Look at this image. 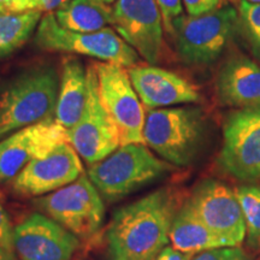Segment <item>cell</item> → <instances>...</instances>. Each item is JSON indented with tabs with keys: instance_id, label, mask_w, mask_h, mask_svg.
I'll return each mask as SVG.
<instances>
[{
	"instance_id": "4dcf8cb0",
	"label": "cell",
	"mask_w": 260,
	"mask_h": 260,
	"mask_svg": "<svg viewBox=\"0 0 260 260\" xmlns=\"http://www.w3.org/2000/svg\"><path fill=\"white\" fill-rule=\"evenodd\" d=\"M0 260H16V256L0 246Z\"/></svg>"
},
{
	"instance_id": "44dd1931",
	"label": "cell",
	"mask_w": 260,
	"mask_h": 260,
	"mask_svg": "<svg viewBox=\"0 0 260 260\" xmlns=\"http://www.w3.org/2000/svg\"><path fill=\"white\" fill-rule=\"evenodd\" d=\"M42 14L40 10L23 14H0V60L29 40L37 30Z\"/></svg>"
},
{
	"instance_id": "d6986e66",
	"label": "cell",
	"mask_w": 260,
	"mask_h": 260,
	"mask_svg": "<svg viewBox=\"0 0 260 260\" xmlns=\"http://www.w3.org/2000/svg\"><path fill=\"white\" fill-rule=\"evenodd\" d=\"M170 242L175 249L189 254L218 247H229L222 237L205 225L187 201L177 211L172 220Z\"/></svg>"
},
{
	"instance_id": "8992f818",
	"label": "cell",
	"mask_w": 260,
	"mask_h": 260,
	"mask_svg": "<svg viewBox=\"0 0 260 260\" xmlns=\"http://www.w3.org/2000/svg\"><path fill=\"white\" fill-rule=\"evenodd\" d=\"M35 44L50 52L80 54L124 67L138 65L140 56L111 27L94 32H79L63 28L53 12L42 16L35 30Z\"/></svg>"
},
{
	"instance_id": "4316f807",
	"label": "cell",
	"mask_w": 260,
	"mask_h": 260,
	"mask_svg": "<svg viewBox=\"0 0 260 260\" xmlns=\"http://www.w3.org/2000/svg\"><path fill=\"white\" fill-rule=\"evenodd\" d=\"M40 8V0H3L0 14H23Z\"/></svg>"
},
{
	"instance_id": "e575fe53",
	"label": "cell",
	"mask_w": 260,
	"mask_h": 260,
	"mask_svg": "<svg viewBox=\"0 0 260 260\" xmlns=\"http://www.w3.org/2000/svg\"><path fill=\"white\" fill-rule=\"evenodd\" d=\"M228 2H236V0H228Z\"/></svg>"
},
{
	"instance_id": "4fadbf2b",
	"label": "cell",
	"mask_w": 260,
	"mask_h": 260,
	"mask_svg": "<svg viewBox=\"0 0 260 260\" xmlns=\"http://www.w3.org/2000/svg\"><path fill=\"white\" fill-rule=\"evenodd\" d=\"M68 142V130L47 118L9 134L0 141V182L12 181L25 165Z\"/></svg>"
},
{
	"instance_id": "5bb4252c",
	"label": "cell",
	"mask_w": 260,
	"mask_h": 260,
	"mask_svg": "<svg viewBox=\"0 0 260 260\" xmlns=\"http://www.w3.org/2000/svg\"><path fill=\"white\" fill-rule=\"evenodd\" d=\"M82 174L80 155L69 142H64L25 165L12 180V189L24 198L44 197L73 183Z\"/></svg>"
},
{
	"instance_id": "f546056e",
	"label": "cell",
	"mask_w": 260,
	"mask_h": 260,
	"mask_svg": "<svg viewBox=\"0 0 260 260\" xmlns=\"http://www.w3.org/2000/svg\"><path fill=\"white\" fill-rule=\"evenodd\" d=\"M69 0H40V8H39V10L45 12V14L54 12L64 4H67Z\"/></svg>"
},
{
	"instance_id": "f1b7e54d",
	"label": "cell",
	"mask_w": 260,
	"mask_h": 260,
	"mask_svg": "<svg viewBox=\"0 0 260 260\" xmlns=\"http://www.w3.org/2000/svg\"><path fill=\"white\" fill-rule=\"evenodd\" d=\"M193 255L194 254H189V253L177 251L174 247L167 246L154 256L153 260H191Z\"/></svg>"
},
{
	"instance_id": "9a60e30c",
	"label": "cell",
	"mask_w": 260,
	"mask_h": 260,
	"mask_svg": "<svg viewBox=\"0 0 260 260\" xmlns=\"http://www.w3.org/2000/svg\"><path fill=\"white\" fill-rule=\"evenodd\" d=\"M15 253L21 260H71L79 237L41 213H32L14 228Z\"/></svg>"
},
{
	"instance_id": "603a6c76",
	"label": "cell",
	"mask_w": 260,
	"mask_h": 260,
	"mask_svg": "<svg viewBox=\"0 0 260 260\" xmlns=\"http://www.w3.org/2000/svg\"><path fill=\"white\" fill-rule=\"evenodd\" d=\"M237 34L241 35L252 56L260 63V3L240 0Z\"/></svg>"
},
{
	"instance_id": "3957f363",
	"label": "cell",
	"mask_w": 260,
	"mask_h": 260,
	"mask_svg": "<svg viewBox=\"0 0 260 260\" xmlns=\"http://www.w3.org/2000/svg\"><path fill=\"white\" fill-rule=\"evenodd\" d=\"M206 135V119L198 106L164 107L146 115L145 145L170 164L187 167L199 154Z\"/></svg>"
},
{
	"instance_id": "836d02e7",
	"label": "cell",
	"mask_w": 260,
	"mask_h": 260,
	"mask_svg": "<svg viewBox=\"0 0 260 260\" xmlns=\"http://www.w3.org/2000/svg\"><path fill=\"white\" fill-rule=\"evenodd\" d=\"M2 4H3V0H0V12H2Z\"/></svg>"
},
{
	"instance_id": "d4e9b609",
	"label": "cell",
	"mask_w": 260,
	"mask_h": 260,
	"mask_svg": "<svg viewBox=\"0 0 260 260\" xmlns=\"http://www.w3.org/2000/svg\"><path fill=\"white\" fill-rule=\"evenodd\" d=\"M161 14L162 25L164 29L170 34L172 29V22L175 18L183 15V0H155Z\"/></svg>"
},
{
	"instance_id": "ffe728a7",
	"label": "cell",
	"mask_w": 260,
	"mask_h": 260,
	"mask_svg": "<svg viewBox=\"0 0 260 260\" xmlns=\"http://www.w3.org/2000/svg\"><path fill=\"white\" fill-rule=\"evenodd\" d=\"M63 28L79 32H94L112 28V8L100 0H69L53 12Z\"/></svg>"
},
{
	"instance_id": "2e32d148",
	"label": "cell",
	"mask_w": 260,
	"mask_h": 260,
	"mask_svg": "<svg viewBox=\"0 0 260 260\" xmlns=\"http://www.w3.org/2000/svg\"><path fill=\"white\" fill-rule=\"evenodd\" d=\"M128 74L135 92L149 110L200 102L201 95L189 81L155 65H135Z\"/></svg>"
},
{
	"instance_id": "d6a6232c",
	"label": "cell",
	"mask_w": 260,
	"mask_h": 260,
	"mask_svg": "<svg viewBox=\"0 0 260 260\" xmlns=\"http://www.w3.org/2000/svg\"><path fill=\"white\" fill-rule=\"evenodd\" d=\"M247 2H251V3H260V0H247Z\"/></svg>"
},
{
	"instance_id": "83f0119b",
	"label": "cell",
	"mask_w": 260,
	"mask_h": 260,
	"mask_svg": "<svg viewBox=\"0 0 260 260\" xmlns=\"http://www.w3.org/2000/svg\"><path fill=\"white\" fill-rule=\"evenodd\" d=\"M222 0H183V6L188 15L201 16L220 8Z\"/></svg>"
},
{
	"instance_id": "9c48e42d",
	"label": "cell",
	"mask_w": 260,
	"mask_h": 260,
	"mask_svg": "<svg viewBox=\"0 0 260 260\" xmlns=\"http://www.w3.org/2000/svg\"><path fill=\"white\" fill-rule=\"evenodd\" d=\"M218 164L239 181L260 180V106L237 109L228 115Z\"/></svg>"
},
{
	"instance_id": "52a82bcc",
	"label": "cell",
	"mask_w": 260,
	"mask_h": 260,
	"mask_svg": "<svg viewBox=\"0 0 260 260\" xmlns=\"http://www.w3.org/2000/svg\"><path fill=\"white\" fill-rule=\"evenodd\" d=\"M45 216L69 230L79 239H89L99 232L105 217L102 194L82 174L73 183L34 201Z\"/></svg>"
},
{
	"instance_id": "484cf974",
	"label": "cell",
	"mask_w": 260,
	"mask_h": 260,
	"mask_svg": "<svg viewBox=\"0 0 260 260\" xmlns=\"http://www.w3.org/2000/svg\"><path fill=\"white\" fill-rule=\"evenodd\" d=\"M0 246L8 252L15 254L14 228L2 203H0Z\"/></svg>"
},
{
	"instance_id": "ba28073f",
	"label": "cell",
	"mask_w": 260,
	"mask_h": 260,
	"mask_svg": "<svg viewBox=\"0 0 260 260\" xmlns=\"http://www.w3.org/2000/svg\"><path fill=\"white\" fill-rule=\"evenodd\" d=\"M93 65L100 100L118 128L122 145L145 144L144 104L133 87L128 69L104 61Z\"/></svg>"
},
{
	"instance_id": "277c9868",
	"label": "cell",
	"mask_w": 260,
	"mask_h": 260,
	"mask_svg": "<svg viewBox=\"0 0 260 260\" xmlns=\"http://www.w3.org/2000/svg\"><path fill=\"white\" fill-rule=\"evenodd\" d=\"M237 10L232 5L201 16L175 18L170 35L180 59L195 67L213 64L237 35Z\"/></svg>"
},
{
	"instance_id": "7402d4cb",
	"label": "cell",
	"mask_w": 260,
	"mask_h": 260,
	"mask_svg": "<svg viewBox=\"0 0 260 260\" xmlns=\"http://www.w3.org/2000/svg\"><path fill=\"white\" fill-rule=\"evenodd\" d=\"M246 223L247 245L260 251V186L243 184L235 188Z\"/></svg>"
},
{
	"instance_id": "7a4b0ae2",
	"label": "cell",
	"mask_w": 260,
	"mask_h": 260,
	"mask_svg": "<svg viewBox=\"0 0 260 260\" xmlns=\"http://www.w3.org/2000/svg\"><path fill=\"white\" fill-rule=\"evenodd\" d=\"M60 76L52 65H34L10 79L0 89V138L51 118Z\"/></svg>"
},
{
	"instance_id": "6da1fadb",
	"label": "cell",
	"mask_w": 260,
	"mask_h": 260,
	"mask_svg": "<svg viewBox=\"0 0 260 260\" xmlns=\"http://www.w3.org/2000/svg\"><path fill=\"white\" fill-rule=\"evenodd\" d=\"M175 214L176 200L168 188L117 210L106 233L109 260H153L170 242Z\"/></svg>"
},
{
	"instance_id": "8fae6325",
	"label": "cell",
	"mask_w": 260,
	"mask_h": 260,
	"mask_svg": "<svg viewBox=\"0 0 260 260\" xmlns=\"http://www.w3.org/2000/svg\"><path fill=\"white\" fill-rule=\"evenodd\" d=\"M112 28L149 65L159 63L164 51L161 14L155 0H116Z\"/></svg>"
},
{
	"instance_id": "7c38bea8",
	"label": "cell",
	"mask_w": 260,
	"mask_h": 260,
	"mask_svg": "<svg viewBox=\"0 0 260 260\" xmlns=\"http://www.w3.org/2000/svg\"><path fill=\"white\" fill-rule=\"evenodd\" d=\"M187 203L228 246L239 247L243 242L246 223L235 189L220 181L204 180L195 186Z\"/></svg>"
},
{
	"instance_id": "1f68e13d",
	"label": "cell",
	"mask_w": 260,
	"mask_h": 260,
	"mask_svg": "<svg viewBox=\"0 0 260 260\" xmlns=\"http://www.w3.org/2000/svg\"><path fill=\"white\" fill-rule=\"evenodd\" d=\"M100 2L105 3V4H107V5H113V3H115L116 0H100Z\"/></svg>"
},
{
	"instance_id": "30bf717a",
	"label": "cell",
	"mask_w": 260,
	"mask_h": 260,
	"mask_svg": "<svg viewBox=\"0 0 260 260\" xmlns=\"http://www.w3.org/2000/svg\"><path fill=\"white\" fill-rule=\"evenodd\" d=\"M87 79L86 107L77 124L68 130V142L87 164L93 165L112 154L122 142L118 128L100 100L93 64L87 68Z\"/></svg>"
},
{
	"instance_id": "cb8c5ba5",
	"label": "cell",
	"mask_w": 260,
	"mask_h": 260,
	"mask_svg": "<svg viewBox=\"0 0 260 260\" xmlns=\"http://www.w3.org/2000/svg\"><path fill=\"white\" fill-rule=\"evenodd\" d=\"M191 260H251V258L240 247H218L200 252Z\"/></svg>"
},
{
	"instance_id": "e0dca14e",
	"label": "cell",
	"mask_w": 260,
	"mask_h": 260,
	"mask_svg": "<svg viewBox=\"0 0 260 260\" xmlns=\"http://www.w3.org/2000/svg\"><path fill=\"white\" fill-rule=\"evenodd\" d=\"M214 92L223 106H260V64L241 54L228 58L217 73Z\"/></svg>"
},
{
	"instance_id": "5b68a950",
	"label": "cell",
	"mask_w": 260,
	"mask_h": 260,
	"mask_svg": "<svg viewBox=\"0 0 260 260\" xmlns=\"http://www.w3.org/2000/svg\"><path fill=\"white\" fill-rule=\"evenodd\" d=\"M171 165L149 151L145 144L122 145L103 159L89 165L88 177L109 201L121 200L171 171Z\"/></svg>"
},
{
	"instance_id": "ac0fdd59",
	"label": "cell",
	"mask_w": 260,
	"mask_h": 260,
	"mask_svg": "<svg viewBox=\"0 0 260 260\" xmlns=\"http://www.w3.org/2000/svg\"><path fill=\"white\" fill-rule=\"evenodd\" d=\"M88 98V79L83 64L76 58H68L63 64L54 119L69 130L77 124Z\"/></svg>"
}]
</instances>
